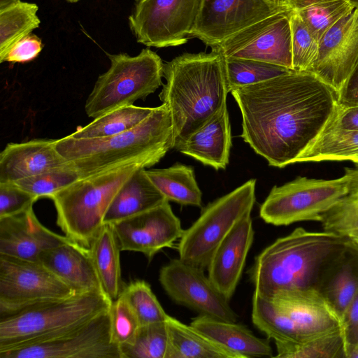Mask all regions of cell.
Returning a JSON list of instances; mask_svg holds the SVG:
<instances>
[{
	"instance_id": "cell-1",
	"label": "cell",
	"mask_w": 358,
	"mask_h": 358,
	"mask_svg": "<svg viewBox=\"0 0 358 358\" xmlns=\"http://www.w3.org/2000/svg\"><path fill=\"white\" fill-rule=\"evenodd\" d=\"M230 93L241 113V137L278 168L297 162L338 103L337 93L307 71H292Z\"/></svg>"
},
{
	"instance_id": "cell-2",
	"label": "cell",
	"mask_w": 358,
	"mask_h": 358,
	"mask_svg": "<svg viewBox=\"0 0 358 358\" xmlns=\"http://www.w3.org/2000/svg\"><path fill=\"white\" fill-rule=\"evenodd\" d=\"M163 76L166 82L159 97L170 111L177 150L227 103L224 58L213 50L184 53L164 64Z\"/></svg>"
},
{
	"instance_id": "cell-3",
	"label": "cell",
	"mask_w": 358,
	"mask_h": 358,
	"mask_svg": "<svg viewBox=\"0 0 358 358\" xmlns=\"http://www.w3.org/2000/svg\"><path fill=\"white\" fill-rule=\"evenodd\" d=\"M55 146L72 163L80 178L134 164L150 167L173 149L170 111L162 103L154 108L141 123L125 132L96 139L67 136L55 140Z\"/></svg>"
},
{
	"instance_id": "cell-4",
	"label": "cell",
	"mask_w": 358,
	"mask_h": 358,
	"mask_svg": "<svg viewBox=\"0 0 358 358\" xmlns=\"http://www.w3.org/2000/svg\"><path fill=\"white\" fill-rule=\"evenodd\" d=\"M349 241L324 231L296 228L255 257L248 272L255 291L271 297L282 292L316 289L326 267Z\"/></svg>"
},
{
	"instance_id": "cell-5",
	"label": "cell",
	"mask_w": 358,
	"mask_h": 358,
	"mask_svg": "<svg viewBox=\"0 0 358 358\" xmlns=\"http://www.w3.org/2000/svg\"><path fill=\"white\" fill-rule=\"evenodd\" d=\"M139 168L144 167L129 164L80 178L54 194L57 224L64 235L89 248L115 195Z\"/></svg>"
},
{
	"instance_id": "cell-6",
	"label": "cell",
	"mask_w": 358,
	"mask_h": 358,
	"mask_svg": "<svg viewBox=\"0 0 358 358\" xmlns=\"http://www.w3.org/2000/svg\"><path fill=\"white\" fill-rule=\"evenodd\" d=\"M111 303L103 292H77L0 318V351L48 338L108 310Z\"/></svg>"
},
{
	"instance_id": "cell-7",
	"label": "cell",
	"mask_w": 358,
	"mask_h": 358,
	"mask_svg": "<svg viewBox=\"0 0 358 358\" xmlns=\"http://www.w3.org/2000/svg\"><path fill=\"white\" fill-rule=\"evenodd\" d=\"M108 55L110 67L98 77L85 105L87 115L94 119L145 99L162 85L164 63L150 48L136 56Z\"/></svg>"
},
{
	"instance_id": "cell-8",
	"label": "cell",
	"mask_w": 358,
	"mask_h": 358,
	"mask_svg": "<svg viewBox=\"0 0 358 358\" xmlns=\"http://www.w3.org/2000/svg\"><path fill=\"white\" fill-rule=\"evenodd\" d=\"M256 180L250 179L205 206L198 219L184 230L179 258L207 270L215 250L236 223L250 214L255 203Z\"/></svg>"
},
{
	"instance_id": "cell-9",
	"label": "cell",
	"mask_w": 358,
	"mask_h": 358,
	"mask_svg": "<svg viewBox=\"0 0 358 358\" xmlns=\"http://www.w3.org/2000/svg\"><path fill=\"white\" fill-rule=\"evenodd\" d=\"M348 194L347 175L332 180L298 176L275 185L259 208V216L274 226L301 221H319L322 214Z\"/></svg>"
},
{
	"instance_id": "cell-10",
	"label": "cell",
	"mask_w": 358,
	"mask_h": 358,
	"mask_svg": "<svg viewBox=\"0 0 358 358\" xmlns=\"http://www.w3.org/2000/svg\"><path fill=\"white\" fill-rule=\"evenodd\" d=\"M76 293L39 262L0 255V318Z\"/></svg>"
},
{
	"instance_id": "cell-11",
	"label": "cell",
	"mask_w": 358,
	"mask_h": 358,
	"mask_svg": "<svg viewBox=\"0 0 358 358\" xmlns=\"http://www.w3.org/2000/svg\"><path fill=\"white\" fill-rule=\"evenodd\" d=\"M109 310L39 342L0 351V358H122Z\"/></svg>"
},
{
	"instance_id": "cell-12",
	"label": "cell",
	"mask_w": 358,
	"mask_h": 358,
	"mask_svg": "<svg viewBox=\"0 0 358 358\" xmlns=\"http://www.w3.org/2000/svg\"><path fill=\"white\" fill-rule=\"evenodd\" d=\"M203 0H135L128 17L138 43L148 47L183 45L194 27Z\"/></svg>"
},
{
	"instance_id": "cell-13",
	"label": "cell",
	"mask_w": 358,
	"mask_h": 358,
	"mask_svg": "<svg viewBox=\"0 0 358 358\" xmlns=\"http://www.w3.org/2000/svg\"><path fill=\"white\" fill-rule=\"evenodd\" d=\"M290 15L291 10L287 6L211 49L224 59L257 60L293 70Z\"/></svg>"
},
{
	"instance_id": "cell-14",
	"label": "cell",
	"mask_w": 358,
	"mask_h": 358,
	"mask_svg": "<svg viewBox=\"0 0 358 358\" xmlns=\"http://www.w3.org/2000/svg\"><path fill=\"white\" fill-rule=\"evenodd\" d=\"M159 281L176 303L199 315L227 322H237L238 315L227 299L204 271L180 258L173 259L159 271Z\"/></svg>"
},
{
	"instance_id": "cell-15",
	"label": "cell",
	"mask_w": 358,
	"mask_h": 358,
	"mask_svg": "<svg viewBox=\"0 0 358 358\" xmlns=\"http://www.w3.org/2000/svg\"><path fill=\"white\" fill-rule=\"evenodd\" d=\"M287 6L276 7L265 0H203L189 38H197L212 48Z\"/></svg>"
},
{
	"instance_id": "cell-16",
	"label": "cell",
	"mask_w": 358,
	"mask_h": 358,
	"mask_svg": "<svg viewBox=\"0 0 358 358\" xmlns=\"http://www.w3.org/2000/svg\"><path fill=\"white\" fill-rule=\"evenodd\" d=\"M111 224L121 251L141 252L149 261L162 249L172 247L184 231L169 201Z\"/></svg>"
},
{
	"instance_id": "cell-17",
	"label": "cell",
	"mask_w": 358,
	"mask_h": 358,
	"mask_svg": "<svg viewBox=\"0 0 358 358\" xmlns=\"http://www.w3.org/2000/svg\"><path fill=\"white\" fill-rule=\"evenodd\" d=\"M69 240L44 227L33 208L0 218V255L38 262L42 252Z\"/></svg>"
},
{
	"instance_id": "cell-18",
	"label": "cell",
	"mask_w": 358,
	"mask_h": 358,
	"mask_svg": "<svg viewBox=\"0 0 358 358\" xmlns=\"http://www.w3.org/2000/svg\"><path fill=\"white\" fill-rule=\"evenodd\" d=\"M254 236L252 221L248 214L218 245L207 268L210 280L229 301L241 279Z\"/></svg>"
},
{
	"instance_id": "cell-19",
	"label": "cell",
	"mask_w": 358,
	"mask_h": 358,
	"mask_svg": "<svg viewBox=\"0 0 358 358\" xmlns=\"http://www.w3.org/2000/svg\"><path fill=\"white\" fill-rule=\"evenodd\" d=\"M268 298L292 319L301 340L341 328L338 315L316 289L282 292Z\"/></svg>"
},
{
	"instance_id": "cell-20",
	"label": "cell",
	"mask_w": 358,
	"mask_h": 358,
	"mask_svg": "<svg viewBox=\"0 0 358 358\" xmlns=\"http://www.w3.org/2000/svg\"><path fill=\"white\" fill-rule=\"evenodd\" d=\"M55 140L9 143L0 153V183L15 182L66 166L69 161L55 146Z\"/></svg>"
},
{
	"instance_id": "cell-21",
	"label": "cell",
	"mask_w": 358,
	"mask_h": 358,
	"mask_svg": "<svg viewBox=\"0 0 358 358\" xmlns=\"http://www.w3.org/2000/svg\"><path fill=\"white\" fill-rule=\"evenodd\" d=\"M38 262L76 292H103L87 247L70 239L42 252Z\"/></svg>"
},
{
	"instance_id": "cell-22",
	"label": "cell",
	"mask_w": 358,
	"mask_h": 358,
	"mask_svg": "<svg viewBox=\"0 0 358 358\" xmlns=\"http://www.w3.org/2000/svg\"><path fill=\"white\" fill-rule=\"evenodd\" d=\"M231 145V125L226 103L206 123L192 133L177 150L219 170L225 169L228 165Z\"/></svg>"
},
{
	"instance_id": "cell-23",
	"label": "cell",
	"mask_w": 358,
	"mask_h": 358,
	"mask_svg": "<svg viewBox=\"0 0 358 358\" xmlns=\"http://www.w3.org/2000/svg\"><path fill=\"white\" fill-rule=\"evenodd\" d=\"M316 289L341 319L358 293V245L350 241L323 271Z\"/></svg>"
},
{
	"instance_id": "cell-24",
	"label": "cell",
	"mask_w": 358,
	"mask_h": 358,
	"mask_svg": "<svg viewBox=\"0 0 358 358\" xmlns=\"http://www.w3.org/2000/svg\"><path fill=\"white\" fill-rule=\"evenodd\" d=\"M190 325L239 358L273 357L268 339L256 336L245 326L198 315Z\"/></svg>"
},
{
	"instance_id": "cell-25",
	"label": "cell",
	"mask_w": 358,
	"mask_h": 358,
	"mask_svg": "<svg viewBox=\"0 0 358 358\" xmlns=\"http://www.w3.org/2000/svg\"><path fill=\"white\" fill-rule=\"evenodd\" d=\"M165 196L139 168L122 184L103 218V224H114L152 209L166 201Z\"/></svg>"
},
{
	"instance_id": "cell-26",
	"label": "cell",
	"mask_w": 358,
	"mask_h": 358,
	"mask_svg": "<svg viewBox=\"0 0 358 358\" xmlns=\"http://www.w3.org/2000/svg\"><path fill=\"white\" fill-rule=\"evenodd\" d=\"M102 289L111 301L123 290L119 242L111 224H103L89 247Z\"/></svg>"
},
{
	"instance_id": "cell-27",
	"label": "cell",
	"mask_w": 358,
	"mask_h": 358,
	"mask_svg": "<svg viewBox=\"0 0 358 358\" xmlns=\"http://www.w3.org/2000/svg\"><path fill=\"white\" fill-rule=\"evenodd\" d=\"M352 22L329 57L312 73L337 94L358 63V8Z\"/></svg>"
},
{
	"instance_id": "cell-28",
	"label": "cell",
	"mask_w": 358,
	"mask_h": 358,
	"mask_svg": "<svg viewBox=\"0 0 358 358\" xmlns=\"http://www.w3.org/2000/svg\"><path fill=\"white\" fill-rule=\"evenodd\" d=\"M170 343V358H239L207 336L177 319L166 320Z\"/></svg>"
},
{
	"instance_id": "cell-29",
	"label": "cell",
	"mask_w": 358,
	"mask_h": 358,
	"mask_svg": "<svg viewBox=\"0 0 358 358\" xmlns=\"http://www.w3.org/2000/svg\"><path fill=\"white\" fill-rule=\"evenodd\" d=\"M145 172L167 201L201 207L202 192L192 167L177 163L166 169H145Z\"/></svg>"
},
{
	"instance_id": "cell-30",
	"label": "cell",
	"mask_w": 358,
	"mask_h": 358,
	"mask_svg": "<svg viewBox=\"0 0 358 358\" xmlns=\"http://www.w3.org/2000/svg\"><path fill=\"white\" fill-rule=\"evenodd\" d=\"M358 155V130L325 126L300 155L297 162L350 161Z\"/></svg>"
},
{
	"instance_id": "cell-31",
	"label": "cell",
	"mask_w": 358,
	"mask_h": 358,
	"mask_svg": "<svg viewBox=\"0 0 358 358\" xmlns=\"http://www.w3.org/2000/svg\"><path fill=\"white\" fill-rule=\"evenodd\" d=\"M154 108L133 105L123 106L96 118L84 127H78L69 135L76 139H96L113 136L130 130L141 123Z\"/></svg>"
},
{
	"instance_id": "cell-32",
	"label": "cell",
	"mask_w": 358,
	"mask_h": 358,
	"mask_svg": "<svg viewBox=\"0 0 358 358\" xmlns=\"http://www.w3.org/2000/svg\"><path fill=\"white\" fill-rule=\"evenodd\" d=\"M253 324L275 342L298 341L301 336L288 315L270 298L254 291L252 299Z\"/></svg>"
},
{
	"instance_id": "cell-33",
	"label": "cell",
	"mask_w": 358,
	"mask_h": 358,
	"mask_svg": "<svg viewBox=\"0 0 358 358\" xmlns=\"http://www.w3.org/2000/svg\"><path fill=\"white\" fill-rule=\"evenodd\" d=\"M287 5L318 41L329 28L355 9L346 0H287Z\"/></svg>"
},
{
	"instance_id": "cell-34",
	"label": "cell",
	"mask_w": 358,
	"mask_h": 358,
	"mask_svg": "<svg viewBox=\"0 0 358 358\" xmlns=\"http://www.w3.org/2000/svg\"><path fill=\"white\" fill-rule=\"evenodd\" d=\"M36 3L20 1L0 10V62L20 40L38 28L41 20Z\"/></svg>"
},
{
	"instance_id": "cell-35",
	"label": "cell",
	"mask_w": 358,
	"mask_h": 358,
	"mask_svg": "<svg viewBox=\"0 0 358 358\" xmlns=\"http://www.w3.org/2000/svg\"><path fill=\"white\" fill-rule=\"evenodd\" d=\"M276 357L346 358L342 328L298 341L275 342Z\"/></svg>"
},
{
	"instance_id": "cell-36",
	"label": "cell",
	"mask_w": 358,
	"mask_h": 358,
	"mask_svg": "<svg viewBox=\"0 0 358 358\" xmlns=\"http://www.w3.org/2000/svg\"><path fill=\"white\" fill-rule=\"evenodd\" d=\"M120 350L122 358H170L166 320L141 325L134 341Z\"/></svg>"
},
{
	"instance_id": "cell-37",
	"label": "cell",
	"mask_w": 358,
	"mask_h": 358,
	"mask_svg": "<svg viewBox=\"0 0 358 358\" xmlns=\"http://www.w3.org/2000/svg\"><path fill=\"white\" fill-rule=\"evenodd\" d=\"M224 66L229 92L293 71L260 61L236 58H224Z\"/></svg>"
},
{
	"instance_id": "cell-38",
	"label": "cell",
	"mask_w": 358,
	"mask_h": 358,
	"mask_svg": "<svg viewBox=\"0 0 358 358\" xmlns=\"http://www.w3.org/2000/svg\"><path fill=\"white\" fill-rule=\"evenodd\" d=\"M324 231L344 237L358 245V202L350 194L322 214Z\"/></svg>"
},
{
	"instance_id": "cell-39",
	"label": "cell",
	"mask_w": 358,
	"mask_h": 358,
	"mask_svg": "<svg viewBox=\"0 0 358 358\" xmlns=\"http://www.w3.org/2000/svg\"><path fill=\"white\" fill-rule=\"evenodd\" d=\"M122 293L136 314L141 325L164 322L169 317L150 285L145 280L130 282L124 285Z\"/></svg>"
},
{
	"instance_id": "cell-40",
	"label": "cell",
	"mask_w": 358,
	"mask_h": 358,
	"mask_svg": "<svg viewBox=\"0 0 358 358\" xmlns=\"http://www.w3.org/2000/svg\"><path fill=\"white\" fill-rule=\"evenodd\" d=\"M79 179L80 177L78 172L70 162L66 166L22 179L14 183L38 199H50L54 194Z\"/></svg>"
},
{
	"instance_id": "cell-41",
	"label": "cell",
	"mask_w": 358,
	"mask_h": 358,
	"mask_svg": "<svg viewBox=\"0 0 358 358\" xmlns=\"http://www.w3.org/2000/svg\"><path fill=\"white\" fill-rule=\"evenodd\" d=\"M290 24L293 71L308 72L316 59L319 41L292 10Z\"/></svg>"
},
{
	"instance_id": "cell-42",
	"label": "cell",
	"mask_w": 358,
	"mask_h": 358,
	"mask_svg": "<svg viewBox=\"0 0 358 358\" xmlns=\"http://www.w3.org/2000/svg\"><path fill=\"white\" fill-rule=\"evenodd\" d=\"M110 333L113 343L119 345L131 343L141 324L122 291L110 307Z\"/></svg>"
},
{
	"instance_id": "cell-43",
	"label": "cell",
	"mask_w": 358,
	"mask_h": 358,
	"mask_svg": "<svg viewBox=\"0 0 358 358\" xmlns=\"http://www.w3.org/2000/svg\"><path fill=\"white\" fill-rule=\"evenodd\" d=\"M38 199L14 182L0 183V218L27 210Z\"/></svg>"
},
{
	"instance_id": "cell-44",
	"label": "cell",
	"mask_w": 358,
	"mask_h": 358,
	"mask_svg": "<svg viewBox=\"0 0 358 358\" xmlns=\"http://www.w3.org/2000/svg\"><path fill=\"white\" fill-rule=\"evenodd\" d=\"M346 358H358V293L341 318Z\"/></svg>"
},
{
	"instance_id": "cell-45",
	"label": "cell",
	"mask_w": 358,
	"mask_h": 358,
	"mask_svg": "<svg viewBox=\"0 0 358 358\" xmlns=\"http://www.w3.org/2000/svg\"><path fill=\"white\" fill-rule=\"evenodd\" d=\"M41 40L29 34L17 42L7 53L2 62L25 63L36 58L43 49Z\"/></svg>"
},
{
	"instance_id": "cell-46",
	"label": "cell",
	"mask_w": 358,
	"mask_h": 358,
	"mask_svg": "<svg viewBox=\"0 0 358 358\" xmlns=\"http://www.w3.org/2000/svg\"><path fill=\"white\" fill-rule=\"evenodd\" d=\"M326 126L347 130H358V106L347 107L337 103Z\"/></svg>"
},
{
	"instance_id": "cell-47",
	"label": "cell",
	"mask_w": 358,
	"mask_h": 358,
	"mask_svg": "<svg viewBox=\"0 0 358 358\" xmlns=\"http://www.w3.org/2000/svg\"><path fill=\"white\" fill-rule=\"evenodd\" d=\"M338 104L343 106H358V63L337 94Z\"/></svg>"
},
{
	"instance_id": "cell-48",
	"label": "cell",
	"mask_w": 358,
	"mask_h": 358,
	"mask_svg": "<svg viewBox=\"0 0 358 358\" xmlns=\"http://www.w3.org/2000/svg\"><path fill=\"white\" fill-rule=\"evenodd\" d=\"M345 174L348 178V194L358 202V166L345 168Z\"/></svg>"
},
{
	"instance_id": "cell-49",
	"label": "cell",
	"mask_w": 358,
	"mask_h": 358,
	"mask_svg": "<svg viewBox=\"0 0 358 358\" xmlns=\"http://www.w3.org/2000/svg\"><path fill=\"white\" fill-rule=\"evenodd\" d=\"M20 1H21V0H0V10L6 9Z\"/></svg>"
},
{
	"instance_id": "cell-50",
	"label": "cell",
	"mask_w": 358,
	"mask_h": 358,
	"mask_svg": "<svg viewBox=\"0 0 358 358\" xmlns=\"http://www.w3.org/2000/svg\"><path fill=\"white\" fill-rule=\"evenodd\" d=\"M266 2L272 6L276 7H285L287 6V0H265Z\"/></svg>"
},
{
	"instance_id": "cell-51",
	"label": "cell",
	"mask_w": 358,
	"mask_h": 358,
	"mask_svg": "<svg viewBox=\"0 0 358 358\" xmlns=\"http://www.w3.org/2000/svg\"><path fill=\"white\" fill-rule=\"evenodd\" d=\"M348 2H349L354 8H358V0H346Z\"/></svg>"
},
{
	"instance_id": "cell-52",
	"label": "cell",
	"mask_w": 358,
	"mask_h": 358,
	"mask_svg": "<svg viewBox=\"0 0 358 358\" xmlns=\"http://www.w3.org/2000/svg\"><path fill=\"white\" fill-rule=\"evenodd\" d=\"M350 161L353 162L355 164H358V155L352 157Z\"/></svg>"
},
{
	"instance_id": "cell-53",
	"label": "cell",
	"mask_w": 358,
	"mask_h": 358,
	"mask_svg": "<svg viewBox=\"0 0 358 358\" xmlns=\"http://www.w3.org/2000/svg\"><path fill=\"white\" fill-rule=\"evenodd\" d=\"M66 1L69 2V3H76V2H78L81 0H66Z\"/></svg>"
}]
</instances>
